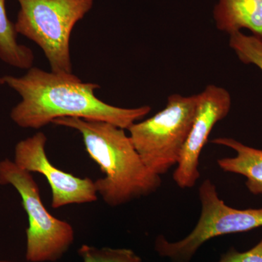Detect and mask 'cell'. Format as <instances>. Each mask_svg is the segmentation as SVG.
<instances>
[{
  "instance_id": "cell-1",
  "label": "cell",
  "mask_w": 262,
  "mask_h": 262,
  "mask_svg": "<svg viewBox=\"0 0 262 262\" xmlns=\"http://www.w3.org/2000/svg\"><path fill=\"white\" fill-rule=\"evenodd\" d=\"M5 84L20 96L10 117L24 129H38L62 117L101 120L122 129L149 115V106L122 108L103 102L95 94L98 84L82 82L73 74L46 72L32 67L20 77L5 75Z\"/></svg>"
},
{
  "instance_id": "cell-2",
  "label": "cell",
  "mask_w": 262,
  "mask_h": 262,
  "mask_svg": "<svg viewBox=\"0 0 262 262\" xmlns=\"http://www.w3.org/2000/svg\"><path fill=\"white\" fill-rule=\"evenodd\" d=\"M53 124L78 131L84 147L104 177L95 181L98 195L108 206L117 207L153 194L160 176L143 162L125 129L101 120L62 117Z\"/></svg>"
},
{
  "instance_id": "cell-3",
  "label": "cell",
  "mask_w": 262,
  "mask_h": 262,
  "mask_svg": "<svg viewBox=\"0 0 262 262\" xmlns=\"http://www.w3.org/2000/svg\"><path fill=\"white\" fill-rule=\"evenodd\" d=\"M20 5L15 29L42 49L51 72L72 73L70 39L76 24L94 0H15Z\"/></svg>"
},
{
  "instance_id": "cell-4",
  "label": "cell",
  "mask_w": 262,
  "mask_h": 262,
  "mask_svg": "<svg viewBox=\"0 0 262 262\" xmlns=\"http://www.w3.org/2000/svg\"><path fill=\"white\" fill-rule=\"evenodd\" d=\"M198 104V94H172L163 110L127 129L133 145L153 173L163 175L178 164Z\"/></svg>"
},
{
  "instance_id": "cell-5",
  "label": "cell",
  "mask_w": 262,
  "mask_h": 262,
  "mask_svg": "<svg viewBox=\"0 0 262 262\" xmlns=\"http://www.w3.org/2000/svg\"><path fill=\"white\" fill-rule=\"evenodd\" d=\"M0 184L11 185L21 198L29 222L27 261L54 262L60 259L73 244L75 231L69 222L48 212L32 174L19 168L13 160L5 158L0 161Z\"/></svg>"
},
{
  "instance_id": "cell-6",
  "label": "cell",
  "mask_w": 262,
  "mask_h": 262,
  "mask_svg": "<svg viewBox=\"0 0 262 262\" xmlns=\"http://www.w3.org/2000/svg\"><path fill=\"white\" fill-rule=\"evenodd\" d=\"M199 198L201 216L187 237L176 242H170L163 235L157 237L155 251L161 257L172 262H190L198 249L213 237L262 227V208H231L220 199L216 187L209 179L202 183Z\"/></svg>"
},
{
  "instance_id": "cell-7",
  "label": "cell",
  "mask_w": 262,
  "mask_h": 262,
  "mask_svg": "<svg viewBox=\"0 0 262 262\" xmlns=\"http://www.w3.org/2000/svg\"><path fill=\"white\" fill-rule=\"evenodd\" d=\"M47 141V136L43 132L18 141L15 146L13 161L26 171L42 174L46 177L51 189L53 208L97 201L95 181L67 173L50 161L46 153Z\"/></svg>"
},
{
  "instance_id": "cell-8",
  "label": "cell",
  "mask_w": 262,
  "mask_h": 262,
  "mask_svg": "<svg viewBox=\"0 0 262 262\" xmlns=\"http://www.w3.org/2000/svg\"><path fill=\"white\" fill-rule=\"evenodd\" d=\"M232 99L228 91L210 84L198 94V104L190 132L181 153L174 182L182 189L195 185L201 177L200 156L215 124L228 115Z\"/></svg>"
},
{
  "instance_id": "cell-9",
  "label": "cell",
  "mask_w": 262,
  "mask_h": 262,
  "mask_svg": "<svg viewBox=\"0 0 262 262\" xmlns=\"http://www.w3.org/2000/svg\"><path fill=\"white\" fill-rule=\"evenodd\" d=\"M213 16L221 32L231 34L246 29L262 41V0H218Z\"/></svg>"
},
{
  "instance_id": "cell-10",
  "label": "cell",
  "mask_w": 262,
  "mask_h": 262,
  "mask_svg": "<svg viewBox=\"0 0 262 262\" xmlns=\"http://www.w3.org/2000/svg\"><path fill=\"white\" fill-rule=\"evenodd\" d=\"M211 143L235 151V157L217 160L220 168L227 173L244 176L248 191L256 195L262 194V149L245 145L232 138H216Z\"/></svg>"
},
{
  "instance_id": "cell-11",
  "label": "cell",
  "mask_w": 262,
  "mask_h": 262,
  "mask_svg": "<svg viewBox=\"0 0 262 262\" xmlns=\"http://www.w3.org/2000/svg\"><path fill=\"white\" fill-rule=\"evenodd\" d=\"M5 1L0 0V60L10 67L28 70L34 64V53L18 42V34L8 18Z\"/></svg>"
},
{
  "instance_id": "cell-12",
  "label": "cell",
  "mask_w": 262,
  "mask_h": 262,
  "mask_svg": "<svg viewBox=\"0 0 262 262\" xmlns=\"http://www.w3.org/2000/svg\"><path fill=\"white\" fill-rule=\"evenodd\" d=\"M229 46L242 63L256 66L262 72V41L237 32L229 34Z\"/></svg>"
},
{
  "instance_id": "cell-13",
  "label": "cell",
  "mask_w": 262,
  "mask_h": 262,
  "mask_svg": "<svg viewBox=\"0 0 262 262\" xmlns=\"http://www.w3.org/2000/svg\"><path fill=\"white\" fill-rule=\"evenodd\" d=\"M218 262H262V238L256 246L244 252L231 248Z\"/></svg>"
},
{
  "instance_id": "cell-14",
  "label": "cell",
  "mask_w": 262,
  "mask_h": 262,
  "mask_svg": "<svg viewBox=\"0 0 262 262\" xmlns=\"http://www.w3.org/2000/svg\"><path fill=\"white\" fill-rule=\"evenodd\" d=\"M103 262H142L132 250L125 248H97Z\"/></svg>"
},
{
  "instance_id": "cell-15",
  "label": "cell",
  "mask_w": 262,
  "mask_h": 262,
  "mask_svg": "<svg viewBox=\"0 0 262 262\" xmlns=\"http://www.w3.org/2000/svg\"><path fill=\"white\" fill-rule=\"evenodd\" d=\"M78 253L83 262H103L98 255L97 248L94 246L83 245L79 249Z\"/></svg>"
},
{
  "instance_id": "cell-16",
  "label": "cell",
  "mask_w": 262,
  "mask_h": 262,
  "mask_svg": "<svg viewBox=\"0 0 262 262\" xmlns=\"http://www.w3.org/2000/svg\"><path fill=\"white\" fill-rule=\"evenodd\" d=\"M3 84H5V80L3 77H0V85H3Z\"/></svg>"
},
{
  "instance_id": "cell-17",
  "label": "cell",
  "mask_w": 262,
  "mask_h": 262,
  "mask_svg": "<svg viewBox=\"0 0 262 262\" xmlns=\"http://www.w3.org/2000/svg\"><path fill=\"white\" fill-rule=\"evenodd\" d=\"M0 262H14V261H7V260L0 259Z\"/></svg>"
}]
</instances>
